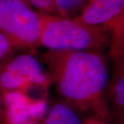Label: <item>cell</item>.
I'll return each instance as SVG.
<instances>
[{"mask_svg": "<svg viewBox=\"0 0 124 124\" xmlns=\"http://www.w3.org/2000/svg\"><path fill=\"white\" fill-rule=\"evenodd\" d=\"M123 0H90L74 17L79 22L104 28L110 32L121 8Z\"/></svg>", "mask_w": 124, "mask_h": 124, "instance_id": "obj_4", "label": "cell"}, {"mask_svg": "<svg viewBox=\"0 0 124 124\" xmlns=\"http://www.w3.org/2000/svg\"><path fill=\"white\" fill-rule=\"evenodd\" d=\"M44 124H84L74 110L73 107L66 102H58L48 111Z\"/></svg>", "mask_w": 124, "mask_h": 124, "instance_id": "obj_8", "label": "cell"}, {"mask_svg": "<svg viewBox=\"0 0 124 124\" xmlns=\"http://www.w3.org/2000/svg\"><path fill=\"white\" fill-rule=\"evenodd\" d=\"M119 124H124V119L122 120L121 121H120Z\"/></svg>", "mask_w": 124, "mask_h": 124, "instance_id": "obj_15", "label": "cell"}, {"mask_svg": "<svg viewBox=\"0 0 124 124\" xmlns=\"http://www.w3.org/2000/svg\"><path fill=\"white\" fill-rule=\"evenodd\" d=\"M27 2L39 9L41 13L56 14L55 0H25Z\"/></svg>", "mask_w": 124, "mask_h": 124, "instance_id": "obj_10", "label": "cell"}, {"mask_svg": "<svg viewBox=\"0 0 124 124\" xmlns=\"http://www.w3.org/2000/svg\"><path fill=\"white\" fill-rule=\"evenodd\" d=\"M3 68L13 72L31 84H43L46 81L39 62L31 54L17 56L10 60Z\"/></svg>", "mask_w": 124, "mask_h": 124, "instance_id": "obj_6", "label": "cell"}, {"mask_svg": "<svg viewBox=\"0 0 124 124\" xmlns=\"http://www.w3.org/2000/svg\"><path fill=\"white\" fill-rule=\"evenodd\" d=\"M6 107L5 120L6 124H26L33 122L31 119V103L19 91L6 92L2 97Z\"/></svg>", "mask_w": 124, "mask_h": 124, "instance_id": "obj_5", "label": "cell"}, {"mask_svg": "<svg viewBox=\"0 0 124 124\" xmlns=\"http://www.w3.org/2000/svg\"><path fill=\"white\" fill-rule=\"evenodd\" d=\"M84 124H109L106 121V119H103L100 116L93 115L87 118L84 121Z\"/></svg>", "mask_w": 124, "mask_h": 124, "instance_id": "obj_12", "label": "cell"}, {"mask_svg": "<svg viewBox=\"0 0 124 124\" xmlns=\"http://www.w3.org/2000/svg\"><path fill=\"white\" fill-rule=\"evenodd\" d=\"M107 99L111 103L112 110L121 121L124 119V69L113 75L108 88Z\"/></svg>", "mask_w": 124, "mask_h": 124, "instance_id": "obj_7", "label": "cell"}, {"mask_svg": "<svg viewBox=\"0 0 124 124\" xmlns=\"http://www.w3.org/2000/svg\"><path fill=\"white\" fill-rule=\"evenodd\" d=\"M16 47L5 36L0 34V62L13 53Z\"/></svg>", "mask_w": 124, "mask_h": 124, "instance_id": "obj_11", "label": "cell"}, {"mask_svg": "<svg viewBox=\"0 0 124 124\" xmlns=\"http://www.w3.org/2000/svg\"><path fill=\"white\" fill-rule=\"evenodd\" d=\"M90 0H55L56 14L62 17L72 18L80 13ZM78 14V15H79Z\"/></svg>", "mask_w": 124, "mask_h": 124, "instance_id": "obj_9", "label": "cell"}, {"mask_svg": "<svg viewBox=\"0 0 124 124\" xmlns=\"http://www.w3.org/2000/svg\"><path fill=\"white\" fill-rule=\"evenodd\" d=\"M39 45L48 50H94L109 48L110 32L57 14L40 13Z\"/></svg>", "mask_w": 124, "mask_h": 124, "instance_id": "obj_2", "label": "cell"}, {"mask_svg": "<svg viewBox=\"0 0 124 124\" xmlns=\"http://www.w3.org/2000/svg\"><path fill=\"white\" fill-rule=\"evenodd\" d=\"M38 124L37 122H31V123H28V124Z\"/></svg>", "mask_w": 124, "mask_h": 124, "instance_id": "obj_14", "label": "cell"}, {"mask_svg": "<svg viewBox=\"0 0 124 124\" xmlns=\"http://www.w3.org/2000/svg\"><path fill=\"white\" fill-rule=\"evenodd\" d=\"M43 59L56 90L65 102L107 119L110 115L108 72L103 53L48 50Z\"/></svg>", "mask_w": 124, "mask_h": 124, "instance_id": "obj_1", "label": "cell"}, {"mask_svg": "<svg viewBox=\"0 0 124 124\" xmlns=\"http://www.w3.org/2000/svg\"><path fill=\"white\" fill-rule=\"evenodd\" d=\"M41 19L25 0H0V34L16 48L39 46Z\"/></svg>", "mask_w": 124, "mask_h": 124, "instance_id": "obj_3", "label": "cell"}, {"mask_svg": "<svg viewBox=\"0 0 124 124\" xmlns=\"http://www.w3.org/2000/svg\"><path fill=\"white\" fill-rule=\"evenodd\" d=\"M1 103H2V98H1V94L0 93V108H1Z\"/></svg>", "mask_w": 124, "mask_h": 124, "instance_id": "obj_13", "label": "cell"}]
</instances>
